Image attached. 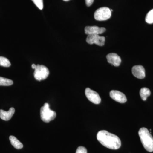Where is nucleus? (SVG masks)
I'll list each match as a JSON object with an SVG mask.
<instances>
[{
    "label": "nucleus",
    "instance_id": "f8f14e48",
    "mask_svg": "<svg viewBox=\"0 0 153 153\" xmlns=\"http://www.w3.org/2000/svg\"><path fill=\"white\" fill-rule=\"evenodd\" d=\"M15 112L14 108H11L8 111H5L3 110H0V118L3 120L8 121L10 120Z\"/></svg>",
    "mask_w": 153,
    "mask_h": 153
},
{
    "label": "nucleus",
    "instance_id": "0eeeda50",
    "mask_svg": "<svg viewBox=\"0 0 153 153\" xmlns=\"http://www.w3.org/2000/svg\"><path fill=\"white\" fill-rule=\"evenodd\" d=\"M85 94L88 99L92 103L98 104L101 102V98L97 92L87 88L85 90Z\"/></svg>",
    "mask_w": 153,
    "mask_h": 153
},
{
    "label": "nucleus",
    "instance_id": "aec40b11",
    "mask_svg": "<svg viewBox=\"0 0 153 153\" xmlns=\"http://www.w3.org/2000/svg\"><path fill=\"white\" fill-rule=\"evenodd\" d=\"M94 0H85V4L87 7H90L92 4Z\"/></svg>",
    "mask_w": 153,
    "mask_h": 153
},
{
    "label": "nucleus",
    "instance_id": "9b49d317",
    "mask_svg": "<svg viewBox=\"0 0 153 153\" xmlns=\"http://www.w3.org/2000/svg\"><path fill=\"white\" fill-rule=\"evenodd\" d=\"M108 62L114 66H118L120 65L121 59L120 57L116 53H110L106 56Z\"/></svg>",
    "mask_w": 153,
    "mask_h": 153
},
{
    "label": "nucleus",
    "instance_id": "1a4fd4ad",
    "mask_svg": "<svg viewBox=\"0 0 153 153\" xmlns=\"http://www.w3.org/2000/svg\"><path fill=\"white\" fill-rule=\"evenodd\" d=\"M105 28L99 27L97 26H87L85 28V33L86 35H100L105 32Z\"/></svg>",
    "mask_w": 153,
    "mask_h": 153
},
{
    "label": "nucleus",
    "instance_id": "a211bd4d",
    "mask_svg": "<svg viewBox=\"0 0 153 153\" xmlns=\"http://www.w3.org/2000/svg\"><path fill=\"white\" fill-rule=\"evenodd\" d=\"M35 5L40 9L42 10L44 7V4H43V0H32Z\"/></svg>",
    "mask_w": 153,
    "mask_h": 153
},
{
    "label": "nucleus",
    "instance_id": "6e6552de",
    "mask_svg": "<svg viewBox=\"0 0 153 153\" xmlns=\"http://www.w3.org/2000/svg\"><path fill=\"white\" fill-rule=\"evenodd\" d=\"M110 96L115 101L123 103L127 101L126 95L120 91L117 90H112L110 92Z\"/></svg>",
    "mask_w": 153,
    "mask_h": 153
},
{
    "label": "nucleus",
    "instance_id": "9d476101",
    "mask_svg": "<svg viewBox=\"0 0 153 153\" xmlns=\"http://www.w3.org/2000/svg\"><path fill=\"white\" fill-rule=\"evenodd\" d=\"M132 73L134 76L138 79H143L146 76L144 68L141 65L133 66L132 68Z\"/></svg>",
    "mask_w": 153,
    "mask_h": 153
},
{
    "label": "nucleus",
    "instance_id": "7ed1b4c3",
    "mask_svg": "<svg viewBox=\"0 0 153 153\" xmlns=\"http://www.w3.org/2000/svg\"><path fill=\"white\" fill-rule=\"evenodd\" d=\"M40 115L41 120L45 123H49L54 120L56 117V112L49 108L48 103H45L44 106L41 108Z\"/></svg>",
    "mask_w": 153,
    "mask_h": 153
},
{
    "label": "nucleus",
    "instance_id": "39448f33",
    "mask_svg": "<svg viewBox=\"0 0 153 153\" xmlns=\"http://www.w3.org/2000/svg\"><path fill=\"white\" fill-rule=\"evenodd\" d=\"M111 12L110 9L106 7H103L97 9L94 14V19L97 21H105L111 17Z\"/></svg>",
    "mask_w": 153,
    "mask_h": 153
},
{
    "label": "nucleus",
    "instance_id": "423d86ee",
    "mask_svg": "<svg viewBox=\"0 0 153 153\" xmlns=\"http://www.w3.org/2000/svg\"><path fill=\"white\" fill-rule=\"evenodd\" d=\"M86 41L88 44H95L98 46H103L105 42V38L99 35H88Z\"/></svg>",
    "mask_w": 153,
    "mask_h": 153
},
{
    "label": "nucleus",
    "instance_id": "2eb2a0df",
    "mask_svg": "<svg viewBox=\"0 0 153 153\" xmlns=\"http://www.w3.org/2000/svg\"><path fill=\"white\" fill-rule=\"evenodd\" d=\"M13 80L0 76V85L1 86H10L13 85Z\"/></svg>",
    "mask_w": 153,
    "mask_h": 153
},
{
    "label": "nucleus",
    "instance_id": "20e7f679",
    "mask_svg": "<svg viewBox=\"0 0 153 153\" xmlns=\"http://www.w3.org/2000/svg\"><path fill=\"white\" fill-rule=\"evenodd\" d=\"M49 71L48 68L44 65H37L35 68L34 76L38 81L44 80L49 76Z\"/></svg>",
    "mask_w": 153,
    "mask_h": 153
},
{
    "label": "nucleus",
    "instance_id": "f3484780",
    "mask_svg": "<svg viewBox=\"0 0 153 153\" xmlns=\"http://www.w3.org/2000/svg\"><path fill=\"white\" fill-rule=\"evenodd\" d=\"M146 21L148 24L153 23V9L150 11L147 14L146 17Z\"/></svg>",
    "mask_w": 153,
    "mask_h": 153
},
{
    "label": "nucleus",
    "instance_id": "f03ea898",
    "mask_svg": "<svg viewBox=\"0 0 153 153\" xmlns=\"http://www.w3.org/2000/svg\"><path fill=\"white\" fill-rule=\"evenodd\" d=\"M142 143L146 150L153 152V137L149 130L146 128H142L138 132Z\"/></svg>",
    "mask_w": 153,
    "mask_h": 153
},
{
    "label": "nucleus",
    "instance_id": "412c9836",
    "mask_svg": "<svg viewBox=\"0 0 153 153\" xmlns=\"http://www.w3.org/2000/svg\"><path fill=\"white\" fill-rule=\"evenodd\" d=\"M36 66H37V65H36V64H32V68H33V69H35V68H36Z\"/></svg>",
    "mask_w": 153,
    "mask_h": 153
},
{
    "label": "nucleus",
    "instance_id": "f257e3e1",
    "mask_svg": "<svg viewBox=\"0 0 153 153\" xmlns=\"http://www.w3.org/2000/svg\"><path fill=\"white\" fill-rule=\"evenodd\" d=\"M97 138L101 144L111 149H118L121 146L120 139L117 136L105 130L99 131Z\"/></svg>",
    "mask_w": 153,
    "mask_h": 153
},
{
    "label": "nucleus",
    "instance_id": "dca6fc26",
    "mask_svg": "<svg viewBox=\"0 0 153 153\" xmlns=\"http://www.w3.org/2000/svg\"><path fill=\"white\" fill-rule=\"evenodd\" d=\"M0 66L9 67L11 66V63L7 58L0 56Z\"/></svg>",
    "mask_w": 153,
    "mask_h": 153
},
{
    "label": "nucleus",
    "instance_id": "4468645a",
    "mask_svg": "<svg viewBox=\"0 0 153 153\" xmlns=\"http://www.w3.org/2000/svg\"><path fill=\"white\" fill-rule=\"evenodd\" d=\"M140 94L142 99L144 101H146L148 97L150 95L151 91L147 88H142L140 90Z\"/></svg>",
    "mask_w": 153,
    "mask_h": 153
},
{
    "label": "nucleus",
    "instance_id": "ddd939ff",
    "mask_svg": "<svg viewBox=\"0 0 153 153\" xmlns=\"http://www.w3.org/2000/svg\"><path fill=\"white\" fill-rule=\"evenodd\" d=\"M10 141L11 144L13 146L14 148L17 149H20L23 147V145L22 143L17 139L16 137L13 136H10Z\"/></svg>",
    "mask_w": 153,
    "mask_h": 153
},
{
    "label": "nucleus",
    "instance_id": "6ab92c4d",
    "mask_svg": "<svg viewBox=\"0 0 153 153\" xmlns=\"http://www.w3.org/2000/svg\"><path fill=\"white\" fill-rule=\"evenodd\" d=\"M76 153H87L86 148L83 146H79L76 149Z\"/></svg>",
    "mask_w": 153,
    "mask_h": 153
},
{
    "label": "nucleus",
    "instance_id": "4be33fe9",
    "mask_svg": "<svg viewBox=\"0 0 153 153\" xmlns=\"http://www.w3.org/2000/svg\"><path fill=\"white\" fill-rule=\"evenodd\" d=\"M63 1H68L69 0H63Z\"/></svg>",
    "mask_w": 153,
    "mask_h": 153
}]
</instances>
